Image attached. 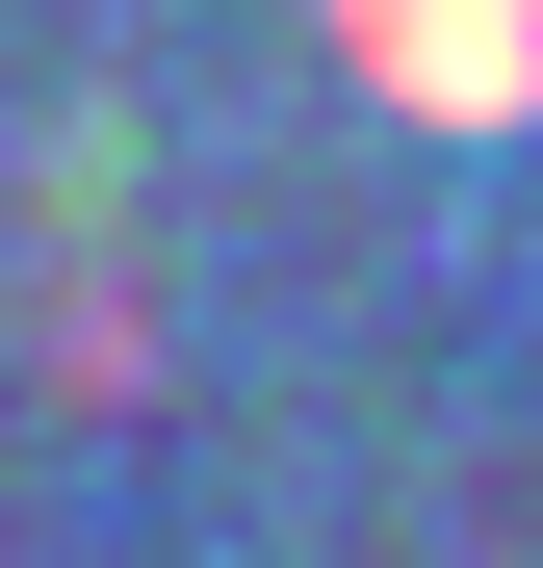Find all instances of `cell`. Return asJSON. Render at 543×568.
<instances>
[{
    "label": "cell",
    "instance_id": "1",
    "mask_svg": "<svg viewBox=\"0 0 543 568\" xmlns=\"http://www.w3.org/2000/svg\"><path fill=\"white\" fill-rule=\"evenodd\" d=\"M336 27H362V78L440 104V130H517V104H543V0H336Z\"/></svg>",
    "mask_w": 543,
    "mask_h": 568
}]
</instances>
